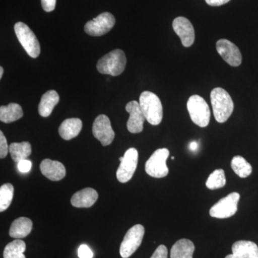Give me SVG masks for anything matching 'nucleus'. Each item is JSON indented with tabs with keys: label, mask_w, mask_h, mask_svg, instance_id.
Returning <instances> with one entry per match:
<instances>
[{
	"label": "nucleus",
	"mask_w": 258,
	"mask_h": 258,
	"mask_svg": "<svg viewBox=\"0 0 258 258\" xmlns=\"http://www.w3.org/2000/svg\"><path fill=\"white\" fill-rule=\"evenodd\" d=\"M213 114L219 123H225L234 111V103L230 95L222 88H214L211 94Z\"/></svg>",
	"instance_id": "1"
},
{
	"label": "nucleus",
	"mask_w": 258,
	"mask_h": 258,
	"mask_svg": "<svg viewBox=\"0 0 258 258\" xmlns=\"http://www.w3.org/2000/svg\"><path fill=\"white\" fill-rule=\"evenodd\" d=\"M139 105L146 120L153 125H159L163 118V106L155 93L144 91L139 98Z\"/></svg>",
	"instance_id": "2"
},
{
	"label": "nucleus",
	"mask_w": 258,
	"mask_h": 258,
	"mask_svg": "<svg viewBox=\"0 0 258 258\" xmlns=\"http://www.w3.org/2000/svg\"><path fill=\"white\" fill-rule=\"evenodd\" d=\"M126 57L120 49L112 50L102 57L96 64L97 70L101 74L118 76L124 71Z\"/></svg>",
	"instance_id": "3"
},
{
	"label": "nucleus",
	"mask_w": 258,
	"mask_h": 258,
	"mask_svg": "<svg viewBox=\"0 0 258 258\" xmlns=\"http://www.w3.org/2000/svg\"><path fill=\"white\" fill-rule=\"evenodd\" d=\"M186 107L194 123L203 128L208 126L210 123L211 113L210 107L203 97L198 95H193L189 97Z\"/></svg>",
	"instance_id": "4"
},
{
	"label": "nucleus",
	"mask_w": 258,
	"mask_h": 258,
	"mask_svg": "<svg viewBox=\"0 0 258 258\" xmlns=\"http://www.w3.org/2000/svg\"><path fill=\"white\" fill-rule=\"evenodd\" d=\"M19 42L30 57L36 58L40 54V45L37 37L26 24L18 22L14 27Z\"/></svg>",
	"instance_id": "5"
},
{
	"label": "nucleus",
	"mask_w": 258,
	"mask_h": 258,
	"mask_svg": "<svg viewBox=\"0 0 258 258\" xmlns=\"http://www.w3.org/2000/svg\"><path fill=\"white\" fill-rule=\"evenodd\" d=\"M169 157V151L165 148L159 149L153 153L145 164V171L154 178H163L169 174L166 160Z\"/></svg>",
	"instance_id": "6"
},
{
	"label": "nucleus",
	"mask_w": 258,
	"mask_h": 258,
	"mask_svg": "<svg viewBox=\"0 0 258 258\" xmlns=\"http://www.w3.org/2000/svg\"><path fill=\"white\" fill-rule=\"evenodd\" d=\"M240 194L232 192L221 199L210 210V216L214 218L225 219L233 216L237 211Z\"/></svg>",
	"instance_id": "7"
},
{
	"label": "nucleus",
	"mask_w": 258,
	"mask_h": 258,
	"mask_svg": "<svg viewBox=\"0 0 258 258\" xmlns=\"http://www.w3.org/2000/svg\"><path fill=\"white\" fill-rule=\"evenodd\" d=\"M145 233V229L142 225H136L129 229L122 241L120 254L123 258L131 257L140 247Z\"/></svg>",
	"instance_id": "8"
},
{
	"label": "nucleus",
	"mask_w": 258,
	"mask_h": 258,
	"mask_svg": "<svg viewBox=\"0 0 258 258\" xmlns=\"http://www.w3.org/2000/svg\"><path fill=\"white\" fill-rule=\"evenodd\" d=\"M120 164L117 169V179L120 183H126L133 177L138 164V151L135 148H130L125 152L124 156L119 158Z\"/></svg>",
	"instance_id": "9"
},
{
	"label": "nucleus",
	"mask_w": 258,
	"mask_h": 258,
	"mask_svg": "<svg viewBox=\"0 0 258 258\" xmlns=\"http://www.w3.org/2000/svg\"><path fill=\"white\" fill-rule=\"evenodd\" d=\"M115 23L114 16L110 13H101L85 25L84 30L91 36H101L108 33Z\"/></svg>",
	"instance_id": "10"
},
{
	"label": "nucleus",
	"mask_w": 258,
	"mask_h": 258,
	"mask_svg": "<svg viewBox=\"0 0 258 258\" xmlns=\"http://www.w3.org/2000/svg\"><path fill=\"white\" fill-rule=\"evenodd\" d=\"M93 134L103 147L110 145L113 142L115 133L108 116L102 114L97 117L93 125Z\"/></svg>",
	"instance_id": "11"
},
{
	"label": "nucleus",
	"mask_w": 258,
	"mask_h": 258,
	"mask_svg": "<svg viewBox=\"0 0 258 258\" xmlns=\"http://www.w3.org/2000/svg\"><path fill=\"white\" fill-rule=\"evenodd\" d=\"M217 52L227 63L237 67L242 63V54L238 47L230 40L221 39L217 42Z\"/></svg>",
	"instance_id": "12"
},
{
	"label": "nucleus",
	"mask_w": 258,
	"mask_h": 258,
	"mask_svg": "<svg viewBox=\"0 0 258 258\" xmlns=\"http://www.w3.org/2000/svg\"><path fill=\"white\" fill-rule=\"evenodd\" d=\"M172 27L184 47H189L193 45L195 39V29L188 19L178 17L173 21Z\"/></svg>",
	"instance_id": "13"
},
{
	"label": "nucleus",
	"mask_w": 258,
	"mask_h": 258,
	"mask_svg": "<svg viewBox=\"0 0 258 258\" xmlns=\"http://www.w3.org/2000/svg\"><path fill=\"white\" fill-rule=\"evenodd\" d=\"M125 110L129 113V118L127 122L128 132L132 134L141 133L143 131L146 118L139 103L136 101L129 102L125 106Z\"/></svg>",
	"instance_id": "14"
},
{
	"label": "nucleus",
	"mask_w": 258,
	"mask_h": 258,
	"mask_svg": "<svg viewBox=\"0 0 258 258\" xmlns=\"http://www.w3.org/2000/svg\"><path fill=\"white\" fill-rule=\"evenodd\" d=\"M40 169L42 174L51 181H60L66 175V168L60 161L44 159L40 164Z\"/></svg>",
	"instance_id": "15"
},
{
	"label": "nucleus",
	"mask_w": 258,
	"mask_h": 258,
	"mask_svg": "<svg viewBox=\"0 0 258 258\" xmlns=\"http://www.w3.org/2000/svg\"><path fill=\"white\" fill-rule=\"evenodd\" d=\"M232 251L225 258H258L257 245L251 241H237L232 244Z\"/></svg>",
	"instance_id": "16"
},
{
	"label": "nucleus",
	"mask_w": 258,
	"mask_h": 258,
	"mask_svg": "<svg viewBox=\"0 0 258 258\" xmlns=\"http://www.w3.org/2000/svg\"><path fill=\"white\" fill-rule=\"evenodd\" d=\"M98 198V194L93 188H85L75 193L71 198L73 206L78 208H88L92 207Z\"/></svg>",
	"instance_id": "17"
},
{
	"label": "nucleus",
	"mask_w": 258,
	"mask_h": 258,
	"mask_svg": "<svg viewBox=\"0 0 258 258\" xmlns=\"http://www.w3.org/2000/svg\"><path fill=\"white\" fill-rule=\"evenodd\" d=\"M82 127V121L79 118H68L59 127V134L64 140H71L79 135Z\"/></svg>",
	"instance_id": "18"
},
{
	"label": "nucleus",
	"mask_w": 258,
	"mask_h": 258,
	"mask_svg": "<svg viewBox=\"0 0 258 258\" xmlns=\"http://www.w3.org/2000/svg\"><path fill=\"white\" fill-rule=\"evenodd\" d=\"M32 222L28 217H19L12 223L10 236L15 239L26 237L31 232Z\"/></svg>",
	"instance_id": "19"
},
{
	"label": "nucleus",
	"mask_w": 258,
	"mask_h": 258,
	"mask_svg": "<svg viewBox=\"0 0 258 258\" xmlns=\"http://www.w3.org/2000/svg\"><path fill=\"white\" fill-rule=\"evenodd\" d=\"M60 101L58 93L54 90L47 91L42 95L41 101L38 106V112L42 117L50 116L54 108Z\"/></svg>",
	"instance_id": "20"
},
{
	"label": "nucleus",
	"mask_w": 258,
	"mask_h": 258,
	"mask_svg": "<svg viewBox=\"0 0 258 258\" xmlns=\"http://www.w3.org/2000/svg\"><path fill=\"white\" fill-rule=\"evenodd\" d=\"M195 244L187 239L178 240L171 249V258H193Z\"/></svg>",
	"instance_id": "21"
},
{
	"label": "nucleus",
	"mask_w": 258,
	"mask_h": 258,
	"mask_svg": "<svg viewBox=\"0 0 258 258\" xmlns=\"http://www.w3.org/2000/svg\"><path fill=\"white\" fill-rule=\"evenodd\" d=\"M23 116V109L18 103H11L8 106L0 107V120L3 123H12L20 119Z\"/></svg>",
	"instance_id": "22"
},
{
	"label": "nucleus",
	"mask_w": 258,
	"mask_h": 258,
	"mask_svg": "<svg viewBox=\"0 0 258 258\" xmlns=\"http://www.w3.org/2000/svg\"><path fill=\"white\" fill-rule=\"evenodd\" d=\"M9 152L13 160L19 163L20 161L27 159L32 154L31 144L28 142L12 143L9 147Z\"/></svg>",
	"instance_id": "23"
},
{
	"label": "nucleus",
	"mask_w": 258,
	"mask_h": 258,
	"mask_svg": "<svg viewBox=\"0 0 258 258\" xmlns=\"http://www.w3.org/2000/svg\"><path fill=\"white\" fill-rule=\"evenodd\" d=\"M26 250V244L20 239H17L7 244L3 252L4 258H26L24 252Z\"/></svg>",
	"instance_id": "24"
},
{
	"label": "nucleus",
	"mask_w": 258,
	"mask_h": 258,
	"mask_svg": "<svg viewBox=\"0 0 258 258\" xmlns=\"http://www.w3.org/2000/svg\"><path fill=\"white\" fill-rule=\"evenodd\" d=\"M231 167L240 178L247 177L252 174V166L241 156H235L233 157L231 161Z\"/></svg>",
	"instance_id": "25"
},
{
	"label": "nucleus",
	"mask_w": 258,
	"mask_h": 258,
	"mask_svg": "<svg viewBox=\"0 0 258 258\" xmlns=\"http://www.w3.org/2000/svg\"><path fill=\"white\" fill-rule=\"evenodd\" d=\"M14 196V186L10 183L0 187V212L5 211L11 205Z\"/></svg>",
	"instance_id": "26"
},
{
	"label": "nucleus",
	"mask_w": 258,
	"mask_h": 258,
	"mask_svg": "<svg viewBox=\"0 0 258 258\" xmlns=\"http://www.w3.org/2000/svg\"><path fill=\"white\" fill-rule=\"evenodd\" d=\"M226 184L225 171L222 169H216L209 176L206 181V186L210 189H217L224 187Z\"/></svg>",
	"instance_id": "27"
},
{
	"label": "nucleus",
	"mask_w": 258,
	"mask_h": 258,
	"mask_svg": "<svg viewBox=\"0 0 258 258\" xmlns=\"http://www.w3.org/2000/svg\"><path fill=\"white\" fill-rule=\"evenodd\" d=\"M9 152V147L3 132H0V158L4 159Z\"/></svg>",
	"instance_id": "28"
},
{
	"label": "nucleus",
	"mask_w": 258,
	"mask_h": 258,
	"mask_svg": "<svg viewBox=\"0 0 258 258\" xmlns=\"http://www.w3.org/2000/svg\"><path fill=\"white\" fill-rule=\"evenodd\" d=\"M78 254H79V258H93V257L92 250L86 244H82L80 246L79 250H78Z\"/></svg>",
	"instance_id": "29"
},
{
	"label": "nucleus",
	"mask_w": 258,
	"mask_h": 258,
	"mask_svg": "<svg viewBox=\"0 0 258 258\" xmlns=\"http://www.w3.org/2000/svg\"><path fill=\"white\" fill-rule=\"evenodd\" d=\"M151 258H168V249L166 246L163 244L159 245Z\"/></svg>",
	"instance_id": "30"
},
{
	"label": "nucleus",
	"mask_w": 258,
	"mask_h": 258,
	"mask_svg": "<svg viewBox=\"0 0 258 258\" xmlns=\"http://www.w3.org/2000/svg\"><path fill=\"white\" fill-rule=\"evenodd\" d=\"M19 171L22 173H28L31 170L32 162L28 159H24L18 163Z\"/></svg>",
	"instance_id": "31"
},
{
	"label": "nucleus",
	"mask_w": 258,
	"mask_h": 258,
	"mask_svg": "<svg viewBox=\"0 0 258 258\" xmlns=\"http://www.w3.org/2000/svg\"><path fill=\"white\" fill-rule=\"evenodd\" d=\"M42 9L47 13L53 11L55 8L56 0H41Z\"/></svg>",
	"instance_id": "32"
},
{
	"label": "nucleus",
	"mask_w": 258,
	"mask_h": 258,
	"mask_svg": "<svg viewBox=\"0 0 258 258\" xmlns=\"http://www.w3.org/2000/svg\"><path fill=\"white\" fill-rule=\"evenodd\" d=\"M205 1H206L207 4L210 6L218 7L229 3L230 0H205Z\"/></svg>",
	"instance_id": "33"
},
{
	"label": "nucleus",
	"mask_w": 258,
	"mask_h": 258,
	"mask_svg": "<svg viewBox=\"0 0 258 258\" xmlns=\"http://www.w3.org/2000/svg\"><path fill=\"white\" fill-rule=\"evenodd\" d=\"M198 142H191L189 144L190 150L192 151V152H195V151L198 150Z\"/></svg>",
	"instance_id": "34"
},
{
	"label": "nucleus",
	"mask_w": 258,
	"mask_h": 258,
	"mask_svg": "<svg viewBox=\"0 0 258 258\" xmlns=\"http://www.w3.org/2000/svg\"><path fill=\"white\" fill-rule=\"evenodd\" d=\"M3 74H4V69L3 67H0V79L3 78Z\"/></svg>",
	"instance_id": "35"
}]
</instances>
